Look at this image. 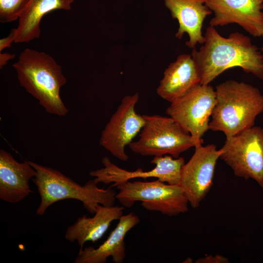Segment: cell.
Returning <instances> with one entry per match:
<instances>
[{
	"label": "cell",
	"mask_w": 263,
	"mask_h": 263,
	"mask_svg": "<svg viewBox=\"0 0 263 263\" xmlns=\"http://www.w3.org/2000/svg\"><path fill=\"white\" fill-rule=\"evenodd\" d=\"M204 37L199 50L194 48L191 53L200 84H209L225 71L235 66L263 80V55L248 37L236 32L225 38L209 25Z\"/></svg>",
	"instance_id": "1"
},
{
	"label": "cell",
	"mask_w": 263,
	"mask_h": 263,
	"mask_svg": "<svg viewBox=\"0 0 263 263\" xmlns=\"http://www.w3.org/2000/svg\"><path fill=\"white\" fill-rule=\"evenodd\" d=\"M20 85L37 99L48 113L65 116L69 112L60 95L67 82L62 68L49 54L24 49L13 64Z\"/></svg>",
	"instance_id": "2"
},
{
	"label": "cell",
	"mask_w": 263,
	"mask_h": 263,
	"mask_svg": "<svg viewBox=\"0 0 263 263\" xmlns=\"http://www.w3.org/2000/svg\"><path fill=\"white\" fill-rule=\"evenodd\" d=\"M215 92L209 130L222 132L226 137L254 126L256 117L263 112V95L249 84L229 79L218 85Z\"/></svg>",
	"instance_id": "3"
},
{
	"label": "cell",
	"mask_w": 263,
	"mask_h": 263,
	"mask_svg": "<svg viewBox=\"0 0 263 263\" xmlns=\"http://www.w3.org/2000/svg\"><path fill=\"white\" fill-rule=\"evenodd\" d=\"M29 162L36 171L32 180L40 197L37 215H43L51 205L66 199L80 201L92 214L95 213L99 204L114 206L116 193L111 186L106 189L99 188L94 179L81 186L58 170L33 161Z\"/></svg>",
	"instance_id": "4"
},
{
	"label": "cell",
	"mask_w": 263,
	"mask_h": 263,
	"mask_svg": "<svg viewBox=\"0 0 263 263\" xmlns=\"http://www.w3.org/2000/svg\"><path fill=\"white\" fill-rule=\"evenodd\" d=\"M145 123L139 139L129 145L134 153L142 156L174 158L192 147L198 146L192 136L171 117L160 115H143Z\"/></svg>",
	"instance_id": "5"
},
{
	"label": "cell",
	"mask_w": 263,
	"mask_h": 263,
	"mask_svg": "<svg viewBox=\"0 0 263 263\" xmlns=\"http://www.w3.org/2000/svg\"><path fill=\"white\" fill-rule=\"evenodd\" d=\"M115 198L124 207H132L137 201L146 210L158 211L169 216L188 211L189 204L180 185H171L158 179L150 182L127 181L116 187Z\"/></svg>",
	"instance_id": "6"
},
{
	"label": "cell",
	"mask_w": 263,
	"mask_h": 263,
	"mask_svg": "<svg viewBox=\"0 0 263 263\" xmlns=\"http://www.w3.org/2000/svg\"><path fill=\"white\" fill-rule=\"evenodd\" d=\"M223 160L238 177L252 179L263 188V128L253 126L226 137L220 149Z\"/></svg>",
	"instance_id": "7"
},
{
	"label": "cell",
	"mask_w": 263,
	"mask_h": 263,
	"mask_svg": "<svg viewBox=\"0 0 263 263\" xmlns=\"http://www.w3.org/2000/svg\"><path fill=\"white\" fill-rule=\"evenodd\" d=\"M216 103V92L209 84H199L170 103L166 113L188 132L197 145L209 130V118Z\"/></svg>",
	"instance_id": "8"
},
{
	"label": "cell",
	"mask_w": 263,
	"mask_h": 263,
	"mask_svg": "<svg viewBox=\"0 0 263 263\" xmlns=\"http://www.w3.org/2000/svg\"><path fill=\"white\" fill-rule=\"evenodd\" d=\"M139 94L125 96L103 130L100 145L118 159L126 161L129 157L125 147L141 131L145 120L136 113L135 105Z\"/></svg>",
	"instance_id": "9"
},
{
	"label": "cell",
	"mask_w": 263,
	"mask_h": 263,
	"mask_svg": "<svg viewBox=\"0 0 263 263\" xmlns=\"http://www.w3.org/2000/svg\"><path fill=\"white\" fill-rule=\"evenodd\" d=\"M222 150L214 144L195 147V151L184 165L179 185L184 189L188 203L193 208L199 207L210 190L217 162Z\"/></svg>",
	"instance_id": "10"
},
{
	"label": "cell",
	"mask_w": 263,
	"mask_h": 263,
	"mask_svg": "<svg viewBox=\"0 0 263 263\" xmlns=\"http://www.w3.org/2000/svg\"><path fill=\"white\" fill-rule=\"evenodd\" d=\"M103 168L91 171L90 176L94 177V181L98 184L113 183L111 187L135 178H156L160 181L171 185H179L182 169L185 163L182 157L174 158L169 155L155 156L151 163L155 165L152 169L143 171L138 169L135 171H128L122 169L114 163L110 158L105 156L102 159Z\"/></svg>",
	"instance_id": "11"
},
{
	"label": "cell",
	"mask_w": 263,
	"mask_h": 263,
	"mask_svg": "<svg viewBox=\"0 0 263 263\" xmlns=\"http://www.w3.org/2000/svg\"><path fill=\"white\" fill-rule=\"evenodd\" d=\"M214 14L209 24L213 27L236 23L254 37L263 31V0H206Z\"/></svg>",
	"instance_id": "12"
},
{
	"label": "cell",
	"mask_w": 263,
	"mask_h": 263,
	"mask_svg": "<svg viewBox=\"0 0 263 263\" xmlns=\"http://www.w3.org/2000/svg\"><path fill=\"white\" fill-rule=\"evenodd\" d=\"M36 174L29 161L18 162L8 152L0 150V199L18 203L33 192L29 181Z\"/></svg>",
	"instance_id": "13"
},
{
	"label": "cell",
	"mask_w": 263,
	"mask_h": 263,
	"mask_svg": "<svg viewBox=\"0 0 263 263\" xmlns=\"http://www.w3.org/2000/svg\"><path fill=\"white\" fill-rule=\"evenodd\" d=\"M165 6L171 16L176 19L179 28L175 37L181 39L185 33L189 40L186 42L188 47L193 49L197 43L205 42L202 27L205 19L212 13L206 5V0H164Z\"/></svg>",
	"instance_id": "14"
},
{
	"label": "cell",
	"mask_w": 263,
	"mask_h": 263,
	"mask_svg": "<svg viewBox=\"0 0 263 263\" xmlns=\"http://www.w3.org/2000/svg\"><path fill=\"white\" fill-rule=\"evenodd\" d=\"M140 222L134 213L123 215L106 240L97 248H80L75 263H105L111 257L115 263H122L126 257L124 239L127 233Z\"/></svg>",
	"instance_id": "15"
},
{
	"label": "cell",
	"mask_w": 263,
	"mask_h": 263,
	"mask_svg": "<svg viewBox=\"0 0 263 263\" xmlns=\"http://www.w3.org/2000/svg\"><path fill=\"white\" fill-rule=\"evenodd\" d=\"M200 82V75L191 55L181 54L166 69L156 92L160 97L171 103Z\"/></svg>",
	"instance_id": "16"
},
{
	"label": "cell",
	"mask_w": 263,
	"mask_h": 263,
	"mask_svg": "<svg viewBox=\"0 0 263 263\" xmlns=\"http://www.w3.org/2000/svg\"><path fill=\"white\" fill-rule=\"evenodd\" d=\"M124 209L123 206H105L99 204L93 217H87L83 215L68 226L65 238L71 243L76 241L80 248H83L86 242H95L101 239L112 222L119 220L123 215Z\"/></svg>",
	"instance_id": "17"
},
{
	"label": "cell",
	"mask_w": 263,
	"mask_h": 263,
	"mask_svg": "<svg viewBox=\"0 0 263 263\" xmlns=\"http://www.w3.org/2000/svg\"><path fill=\"white\" fill-rule=\"evenodd\" d=\"M73 2L74 0H30L18 19L15 43H26L39 38L44 16L56 10H70Z\"/></svg>",
	"instance_id": "18"
},
{
	"label": "cell",
	"mask_w": 263,
	"mask_h": 263,
	"mask_svg": "<svg viewBox=\"0 0 263 263\" xmlns=\"http://www.w3.org/2000/svg\"><path fill=\"white\" fill-rule=\"evenodd\" d=\"M30 0H0V21L9 23L19 19Z\"/></svg>",
	"instance_id": "19"
},
{
	"label": "cell",
	"mask_w": 263,
	"mask_h": 263,
	"mask_svg": "<svg viewBox=\"0 0 263 263\" xmlns=\"http://www.w3.org/2000/svg\"><path fill=\"white\" fill-rule=\"evenodd\" d=\"M229 262L228 258L218 254L214 256L207 255L199 258L195 262L196 263H228Z\"/></svg>",
	"instance_id": "20"
},
{
	"label": "cell",
	"mask_w": 263,
	"mask_h": 263,
	"mask_svg": "<svg viewBox=\"0 0 263 263\" xmlns=\"http://www.w3.org/2000/svg\"><path fill=\"white\" fill-rule=\"evenodd\" d=\"M16 36V28L12 29L10 33L5 38L0 39V52L6 48L10 47L12 42H15Z\"/></svg>",
	"instance_id": "21"
},
{
	"label": "cell",
	"mask_w": 263,
	"mask_h": 263,
	"mask_svg": "<svg viewBox=\"0 0 263 263\" xmlns=\"http://www.w3.org/2000/svg\"><path fill=\"white\" fill-rule=\"evenodd\" d=\"M15 55L7 53H0V68L1 69L5 66L8 61L15 58Z\"/></svg>",
	"instance_id": "22"
},
{
	"label": "cell",
	"mask_w": 263,
	"mask_h": 263,
	"mask_svg": "<svg viewBox=\"0 0 263 263\" xmlns=\"http://www.w3.org/2000/svg\"><path fill=\"white\" fill-rule=\"evenodd\" d=\"M192 259L191 258L188 257L183 263H192Z\"/></svg>",
	"instance_id": "23"
},
{
	"label": "cell",
	"mask_w": 263,
	"mask_h": 263,
	"mask_svg": "<svg viewBox=\"0 0 263 263\" xmlns=\"http://www.w3.org/2000/svg\"><path fill=\"white\" fill-rule=\"evenodd\" d=\"M262 37H263V33H262ZM262 51H263V48H262Z\"/></svg>",
	"instance_id": "24"
}]
</instances>
